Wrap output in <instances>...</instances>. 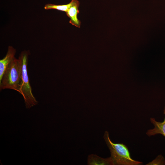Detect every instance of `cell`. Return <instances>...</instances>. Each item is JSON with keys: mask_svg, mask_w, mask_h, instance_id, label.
Masks as SVG:
<instances>
[{"mask_svg": "<svg viewBox=\"0 0 165 165\" xmlns=\"http://www.w3.org/2000/svg\"><path fill=\"white\" fill-rule=\"evenodd\" d=\"M146 165H165V160L164 157L160 155L152 161L146 164Z\"/></svg>", "mask_w": 165, "mask_h": 165, "instance_id": "obj_9", "label": "cell"}, {"mask_svg": "<svg viewBox=\"0 0 165 165\" xmlns=\"http://www.w3.org/2000/svg\"><path fill=\"white\" fill-rule=\"evenodd\" d=\"M16 50L13 47L9 46L6 56L0 60V80L7 67L15 57Z\"/></svg>", "mask_w": 165, "mask_h": 165, "instance_id": "obj_6", "label": "cell"}, {"mask_svg": "<svg viewBox=\"0 0 165 165\" xmlns=\"http://www.w3.org/2000/svg\"><path fill=\"white\" fill-rule=\"evenodd\" d=\"M163 114L165 116L162 122H158L153 118H150V122L154 127L153 129L148 130L147 131L146 134L148 137L161 134L165 137V106L163 110Z\"/></svg>", "mask_w": 165, "mask_h": 165, "instance_id": "obj_5", "label": "cell"}, {"mask_svg": "<svg viewBox=\"0 0 165 165\" xmlns=\"http://www.w3.org/2000/svg\"><path fill=\"white\" fill-rule=\"evenodd\" d=\"M21 82L20 61L19 58L14 57L6 68L0 80V90L10 89L20 93Z\"/></svg>", "mask_w": 165, "mask_h": 165, "instance_id": "obj_2", "label": "cell"}, {"mask_svg": "<svg viewBox=\"0 0 165 165\" xmlns=\"http://www.w3.org/2000/svg\"><path fill=\"white\" fill-rule=\"evenodd\" d=\"M28 55L29 53L28 51H23L18 58L20 61L21 69L20 94L23 97L26 107L27 108H31L38 104V101L32 93L28 73Z\"/></svg>", "mask_w": 165, "mask_h": 165, "instance_id": "obj_3", "label": "cell"}, {"mask_svg": "<svg viewBox=\"0 0 165 165\" xmlns=\"http://www.w3.org/2000/svg\"><path fill=\"white\" fill-rule=\"evenodd\" d=\"M88 165H114L111 157L106 158L101 157L96 154L89 155L87 158Z\"/></svg>", "mask_w": 165, "mask_h": 165, "instance_id": "obj_7", "label": "cell"}, {"mask_svg": "<svg viewBox=\"0 0 165 165\" xmlns=\"http://www.w3.org/2000/svg\"><path fill=\"white\" fill-rule=\"evenodd\" d=\"M72 5V2L65 5H56L51 4H47L44 6L45 9H56L58 10L66 12Z\"/></svg>", "mask_w": 165, "mask_h": 165, "instance_id": "obj_8", "label": "cell"}, {"mask_svg": "<svg viewBox=\"0 0 165 165\" xmlns=\"http://www.w3.org/2000/svg\"><path fill=\"white\" fill-rule=\"evenodd\" d=\"M72 5L66 12L67 16L70 18V23L76 27L80 28L81 21L77 17L79 13V2L78 0H72Z\"/></svg>", "mask_w": 165, "mask_h": 165, "instance_id": "obj_4", "label": "cell"}, {"mask_svg": "<svg viewBox=\"0 0 165 165\" xmlns=\"http://www.w3.org/2000/svg\"><path fill=\"white\" fill-rule=\"evenodd\" d=\"M111 153L114 165H141L143 163L132 159L127 147L122 143H114L110 139L108 132L105 131L103 136Z\"/></svg>", "mask_w": 165, "mask_h": 165, "instance_id": "obj_1", "label": "cell"}]
</instances>
